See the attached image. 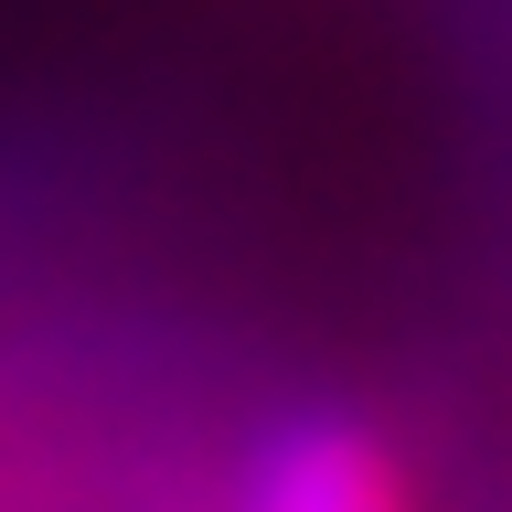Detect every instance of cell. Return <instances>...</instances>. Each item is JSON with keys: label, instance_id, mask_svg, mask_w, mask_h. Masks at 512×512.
Here are the masks:
<instances>
[{"label": "cell", "instance_id": "1", "mask_svg": "<svg viewBox=\"0 0 512 512\" xmlns=\"http://www.w3.org/2000/svg\"><path fill=\"white\" fill-rule=\"evenodd\" d=\"M235 512H406V480H395V459L363 427L310 416V427L267 438V459L246 470V502Z\"/></svg>", "mask_w": 512, "mask_h": 512}]
</instances>
